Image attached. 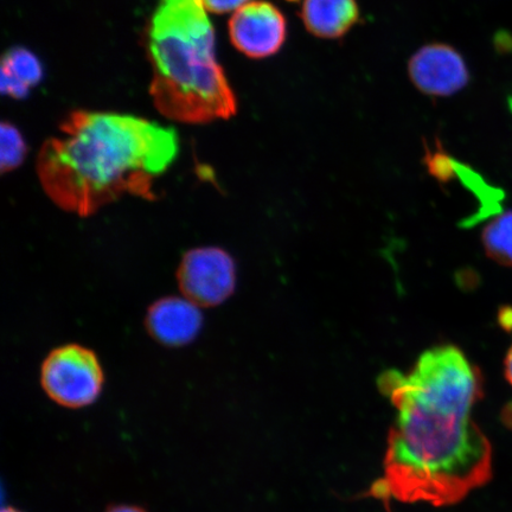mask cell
I'll list each match as a JSON object with an SVG mask.
<instances>
[{
	"mask_svg": "<svg viewBox=\"0 0 512 512\" xmlns=\"http://www.w3.org/2000/svg\"><path fill=\"white\" fill-rule=\"evenodd\" d=\"M377 384L395 419L370 497L448 507L490 482L494 453L473 419L483 375L462 349H428L409 373L383 371Z\"/></svg>",
	"mask_w": 512,
	"mask_h": 512,
	"instance_id": "cell-1",
	"label": "cell"
},
{
	"mask_svg": "<svg viewBox=\"0 0 512 512\" xmlns=\"http://www.w3.org/2000/svg\"><path fill=\"white\" fill-rule=\"evenodd\" d=\"M37 157V175L57 207L91 216L124 195L155 200L157 179L178 153L174 128L114 113L75 111Z\"/></svg>",
	"mask_w": 512,
	"mask_h": 512,
	"instance_id": "cell-2",
	"label": "cell"
},
{
	"mask_svg": "<svg viewBox=\"0 0 512 512\" xmlns=\"http://www.w3.org/2000/svg\"><path fill=\"white\" fill-rule=\"evenodd\" d=\"M150 94L164 117L206 124L236 114L235 94L215 55L201 0H162L149 32Z\"/></svg>",
	"mask_w": 512,
	"mask_h": 512,
	"instance_id": "cell-3",
	"label": "cell"
},
{
	"mask_svg": "<svg viewBox=\"0 0 512 512\" xmlns=\"http://www.w3.org/2000/svg\"><path fill=\"white\" fill-rule=\"evenodd\" d=\"M105 375L95 352L66 344L50 352L41 368V386L57 405L79 409L93 405L104 388Z\"/></svg>",
	"mask_w": 512,
	"mask_h": 512,
	"instance_id": "cell-4",
	"label": "cell"
},
{
	"mask_svg": "<svg viewBox=\"0 0 512 512\" xmlns=\"http://www.w3.org/2000/svg\"><path fill=\"white\" fill-rule=\"evenodd\" d=\"M177 281L182 296L201 309L219 306L235 291V261L222 248L191 249L179 264Z\"/></svg>",
	"mask_w": 512,
	"mask_h": 512,
	"instance_id": "cell-5",
	"label": "cell"
},
{
	"mask_svg": "<svg viewBox=\"0 0 512 512\" xmlns=\"http://www.w3.org/2000/svg\"><path fill=\"white\" fill-rule=\"evenodd\" d=\"M228 28L234 47L251 59L277 54L287 38L286 17L266 0H256L236 10Z\"/></svg>",
	"mask_w": 512,
	"mask_h": 512,
	"instance_id": "cell-6",
	"label": "cell"
},
{
	"mask_svg": "<svg viewBox=\"0 0 512 512\" xmlns=\"http://www.w3.org/2000/svg\"><path fill=\"white\" fill-rule=\"evenodd\" d=\"M415 87L431 96H450L470 82V70L462 54L448 44L432 43L422 47L408 63Z\"/></svg>",
	"mask_w": 512,
	"mask_h": 512,
	"instance_id": "cell-7",
	"label": "cell"
},
{
	"mask_svg": "<svg viewBox=\"0 0 512 512\" xmlns=\"http://www.w3.org/2000/svg\"><path fill=\"white\" fill-rule=\"evenodd\" d=\"M150 336L160 344L179 348L194 342L203 326L201 307L185 297H165L153 303L145 318Z\"/></svg>",
	"mask_w": 512,
	"mask_h": 512,
	"instance_id": "cell-8",
	"label": "cell"
},
{
	"mask_svg": "<svg viewBox=\"0 0 512 512\" xmlns=\"http://www.w3.org/2000/svg\"><path fill=\"white\" fill-rule=\"evenodd\" d=\"M360 15L357 0H305L300 17L313 36L336 40L354 28Z\"/></svg>",
	"mask_w": 512,
	"mask_h": 512,
	"instance_id": "cell-9",
	"label": "cell"
},
{
	"mask_svg": "<svg viewBox=\"0 0 512 512\" xmlns=\"http://www.w3.org/2000/svg\"><path fill=\"white\" fill-rule=\"evenodd\" d=\"M42 79V64L30 50L16 47L6 51L0 68V88L4 95L17 100L27 98L31 88Z\"/></svg>",
	"mask_w": 512,
	"mask_h": 512,
	"instance_id": "cell-10",
	"label": "cell"
},
{
	"mask_svg": "<svg viewBox=\"0 0 512 512\" xmlns=\"http://www.w3.org/2000/svg\"><path fill=\"white\" fill-rule=\"evenodd\" d=\"M484 251L498 265L512 267V210L495 217L482 234Z\"/></svg>",
	"mask_w": 512,
	"mask_h": 512,
	"instance_id": "cell-11",
	"label": "cell"
},
{
	"mask_svg": "<svg viewBox=\"0 0 512 512\" xmlns=\"http://www.w3.org/2000/svg\"><path fill=\"white\" fill-rule=\"evenodd\" d=\"M0 168L3 174L12 172L19 168L27 157L28 146L18 131V128L11 123L3 121L2 130H0Z\"/></svg>",
	"mask_w": 512,
	"mask_h": 512,
	"instance_id": "cell-12",
	"label": "cell"
},
{
	"mask_svg": "<svg viewBox=\"0 0 512 512\" xmlns=\"http://www.w3.org/2000/svg\"><path fill=\"white\" fill-rule=\"evenodd\" d=\"M425 163L428 172L440 182H448L456 177V160L447 155L439 142L434 149L426 147Z\"/></svg>",
	"mask_w": 512,
	"mask_h": 512,
	"instance_id": "cell-13",
	"label": "cell"
},
{
	"mask_svg": "<svg viewBox=\"0 0 512 512\" xmlns=\"http://www.w3.org/2000/svg\"><path fill=\"white\" fill-rule=\"evenodd\" d=\"M201 2L206 11L222 15L239 10L243 5L248 4L249 0H201Z\"/></svg>",
	"mask_w": 512,
	"mask_h": 512,
	"instance_id": "cell-14",
	"label": "cell"
},
{
	"mask_svg": "<svg viewBox=\"0 0 512 512\" xmlns=\"http://www.w3.org/2000/svg\"><path fill=\"white\" fill-rule=\"evenodd\" d=\"M504 375L512 387V347L509 349L507 356H505Z\"/></svg>",
	"mask_w": 512,
	"mask_h": 512,
	"instance_id": "cell-15",
	"label": "cell"
},
{
	"mask_svg": "<svg viewBox=\"0 0 512 512\" xmlns=\"http://www.w3.org/2000/svg\"><path fill=\"white\" fill-rule=\"evenodd\" d=\"M106 512H147L145 509L137 507V505H114Z\"/></svg>",
	"mask_w": 512,
	"mask_h": 512,
	"instance_id": "cell-16",
	"label": "cell"
},
{
	"mask_svg": "<svg viewBox=\"0 0 512 512\" xmlns=\"http://www.w3.org/2000/svg\"><path fill=\"white\" fill-rule=\"evenodd\" d=\"M499 323L502 324L504 329H512V309H503L501 316H499Z\"/></svg>",
	"mask_w": 512,
	"mask_h": 512,
	"instance_id": "cell-17",
	"label": "cell"
},
{
	"mask_svg": "<svg viewBox=\"0 0 512 512\" xmlns=\"http://www.w3.org/2000/svg\"><path fill=\"white\" fill-rule=\"evenodd\" d=\"M507 420L509 421L510 426H512V405L507 408Z\"/></svg>",
	"mask_w": 512,
	"mask_h": 512,
	"instance_id": "cell-18",
	"label": "cell"
},
{
	"mask_svg": "<svg viewBox=\"0 0 512 512\" xmlns=\"http://www.w3.org/2000/svg\"><path fill=\"white\" fill-rule=\"evenodd\" d=\"M2 512H22V511H19V510L15 509V508H12V507H8V508H4L2 510Z\"/></svg>",
	"mask_w": 512,
	"mask_h": 512,
	"instance_id": "cell-19",
	"label": "cell"
},
{
	"mask_svg": "<svg viewBox=\"0 0 512 512\" xmlns=\"http://www.w3.org/2000/svg\"><path fill=\"white\" fill-rule=\"evenodd\" d=\"M286 2H288V3H298V2H300V0H286Z\"/></svg>",
	"mask_w": 512,
	"mask_h": 512,
	"instance_id": "cell-20",
	"label": "cell"
}]
</instances>
